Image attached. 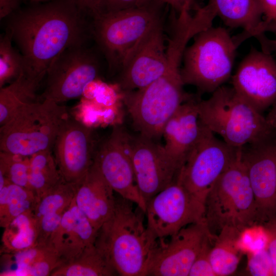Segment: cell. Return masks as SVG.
I'll list each match as a JSON object with an SVG mask.
<instances>
[{
	"label": "cell",
	"mask_w": 276,
	"mask_h": 276,
	"mask_svg": "<svg viewBox=\"0 0 276 276\" xmlns=\"http://www.w3.org/2000/svg\"><path fill=\"white\" fill-rule=\"evenodd\" d=\"M79 8L88 16L91 18L101 13L102 0H74Z\"/></svg>",
	"instance_id": "cell-37"
},
{
	"label": "cell",
	"mask_w": 276,
	"mask_h": 276,
	"mask_svg": "<svg viewBox=\"0 0 276 276\" xmlns=\"http://www.w3.org/2000/svg\"><path fill=\"white\" fill-rule=\"evenodd\" d=\"M53 150L63 178L68 182L78 183L94 162L96 150L93 129L69 117L60 128Z\"/></svg>",
	"instance_id": "cell-16"
},
{
	"label": "cell",
	"mask_w": 276,
	"mask_h": 276,
	"mask_svg": "<svg viewBox=\"0 0 276 276\" xmlns=\"http://www.w3.org/2000/svg\"><path fill=\"white\" fill-rule=\"evenodd\" d=\"M69 117L66 108L42 99L28 104L0 128V151L23 156L52 150Z\"/></svg>",
	"instance_id": "cell-8"
},
{
	"label": "cell",
	"mask_w": 276,
	"mask_h": 276,
	"mask_svg": "<svg viewBox=\"0 0 276 276\" xmlns=\"http://www.w3.org/2000/svg\"><path fill=\"white\" fill-rule=\"evenodd\" d=\"M10 33L0 37V88L11 83L26 72V63L20 51L13 45Z\"/></svg>",
	"instance_id": "cell-30"
},
{
	"label": "cell",
	"mask_w": 276,
	"mask_h": 276,
	"mask_svg": "<svg viewBox=\"0 0 276 276\" xmlns=\"http://www.w3.org/2000/svg\"><path fill=\"white\" fill-rule=\"evenodd\" d=\"M181 68L169 64L165 73L148 86L123 91L133 125L139 133L155 140L180 106L191 96L183 90Z\"/></svg>",
	"instance_id": "cell-7"
},
{
	"label": "cell",
	"mask_w": 276,
	"mask_h": 276,
	"mask_svg": "<svg viewBox=\"0 0 276 276\" xmlns=\"http://www.w3.org/2000/svg\"><path fill=\"white\" fill-rule=\"evenodd\" d=\"M29 179L38 200L64 179L52 150L40 151L30 156Z\"/></svg>",
	"instance_id": "cell-27"
},
{
	"label": "cell",
	"mask_w": 276,
	"mask_h": 276,
	"mask_svg": "<svg viewBox=\"0 0 276 276\" xmlns=\"http://www.w3.org/2000/svg\"><path fill=\"white\" fill-rule=\"evenodd\" d=\"M262 226L267 237L266 247L269 255L273 270V275L276 276V217L263 223Z\"/></svg>",
	"instance_id": "cell-34"
},
{
	"label": "cell",
	"mask_w": 276,
	"mask_h": 276,
	"mask_svg": "<svg viewBox=\"0 0 276 276\" xmlns=\"http://www.w3.org/2000/svg\"><path fill=\"white\" fill-rule=\"evenodd\" d=\"M147 0H102L101 13L118 11L137 6Z\"/></svg>",
	"instance_id": "cell-35"
},
{
	"label": "cell",
	"mask_w": 276,
	"mask_h": 276,
	"mask_svg": "<svg viewBox=\"0 0 276 276\" xmlns=\"http://www.w3.org/2000/svg\"><path fill=\"white\" fill-rule=\"evenodd\" d=\"M6 179L0 188V226L4 228L18 216L33 211L38 200L33 191Z\"/></svg>",
	"instance_id": "cell-28"
},
{
	"label": "cell",
	"mask_w": 276,
	"mask_h": 276,
	"mask_svg": "<svg viewBox=\"0 0 276 276\" xmlns=\"http://www.w3.org/2000/svg\"><path fill=\"white\" fill-rule=\"evenodd\" d=\"M191 96L168 121L163 129L164 147L171 166L179 174L199 137L201 123L197 102Z\"/></svg>",
	"instance_id": "cell-19"
},
{
	"label": "cell",
	"mask_w": 276,
	"mask_h": 276,
	"mask_svg": "<svg viewBox=\"0 0 276 276\" xmlns=\"http://www.w3.org/2000/svg\"><path fill=\"white\" fill-rule=\"evenodd\" d=\"M43 78L25 72L0 88V125L7 123L22 108L38 101L36 92Z\"/></svg>",
	"instance_id": "cell-23"
},
{
	"label": "cell",
	"mask_w": 276,
	"mask_h": 276,
	"mask_svg": "<svg viewBox=\"0 0 276 276\" xmlns=\"http://www.w3.org/2000/svg\"><path fill=\"white\" fill-rule=\"evenodd\" d=\"M37 227L33 211L24 213L4 228L1 253L17 252L36 245Z\"/></svg>",
	"instance_id": "cell-26"
},
{
	"label": "cell",
	"mask_w": 276,
	"mask_h": 276,
	"mask_svg": "<svg viewBox=\"0 0 276 276\" xmlns=\"http://www.w3.org/2000/svg\"><path fill=\"white\" fill-rule=\"evenodd\" d=\"M29 166L30 156L0 151V174L10 182L33 191L29 179Z\"/></svg>",
	"instance_id": "cell-31"
},
{
	"label": "cell",
	"mask_w": 276,
	"mask_h": 276,
	"mask_svg": "<svg viewBox=\"0 0 276 276\" xmlns=\"http://www.w3.org/2000/svg\"><path fill=\"white\" fill-rule=\"evenodd\" d=\"M32 2H44L49 0H32Z\"/></svg>",
	"instance_id": "cell-41"
},
{
	"label": "cell",
	"mask_w": 276,
	"mask_h": 276,
	"mask_svg": "<svg viewBox=\"0 0 276 276\" xmlns=\"http://www.w3.org/2000/svg\"><path fill=\"white\" fill-rule=\"evenodd\" d=\"M101 69L98 54L86 44L65 49L47 70L41 100L60 103L78 98L88 85L98 78Z\"/></svg>",
	"instance_id": "cell-10"
},
{
	"label": "cell",
	"mask_w": 276,
	"mask_h": 276,
	"mask_svg": "<svg viewBox=\"0 0 276 276\" xmlns=\"http://www.w3.org/2000/svg\"><path fill=\"white\" fill-rule=\"evenodd\" d=\"M128 134L121 126L114 127L96 149L94 163L114 192L133 202L145 213L146 202L136 182Z\"/></svg>",
	"instance_id": "cell-14"
},
{
	"label": "cell",
	"mask_w": 276,
	"mask_h": 276,
	"mask_svg": "<svg viewBox=\"0 0 276 276\" xmlns=\"http://www.w3.org/2000/svg\"><path fill=\"white\" fill-rule=\"evenodd\" d=\"M164 4L170 5L179 13L186 7H191L193 0H156Z\"/></svg>",
	"instance_id": "cell-39"
},
{
	"label": "cell",
	"mask_w": 276,
	"mask_h": 276,
	"mask_svg": "<svg viewBox=\"0 0 276 276\" xmlns=\"http://www.w3.org/2000/svg\"><path fill=\"white\" fill-rule=\"evenodd\" d=\"M51 275L112 276L118 274L94 244L75 259L57 268Z\"/></svg>",
	"instance_id": "cell-25"
},
{
	"label": "cell",
	"mask_w": 276,
	"mask_h": 276,
	"mask_svg": "<svg viewBox=\"0 0 276 276\" xmlns=\"http://www.w3.org/2000/svg\"><path fill=\"white\" fill-rule=\"evenodd\" d=\"M216 16L232 28H242L250 37L268 30L262 20L259 0H209Z\"/></svg>",
	"instance_id": "cell-22"
},
{
	"label": "cell",
	"mask_w": 276,
	"mask_h": 276,
	"mask_svg": "<svg viewBox=\"0 0 276 276\" xmlns=\"http://www.w3.org/2000/svg\"><path fill=\"white\" fill-rule=\"evenodd\" d=\"M197 110L201 123L234 147L259 142L276 131L232 87L222 85L209 99H199Z\"/></svg>",
	"instance_id": "cell-4"
},
{
	"label": "cell",
	"mask_w": 276,
	"mask_h": 276,
	"mask_svg": "<svg viewBox=\"0 0 276 276\" xmlns=\"http://www.w3.org/2000/svg\"><path fill=\"white\" fill-rule=\"evenodd\" d=\"M247 271L250 275H273L272 262L266 246L248 252Z\"/></svg>",
	"instance_id": "cell-32"
},
{
	"label": "cell",
	"mask_w": 276,
	"mask_h": 276,
	"mask_svg": "<svg viewBox=\"0 0 276 276\" xmlns=\"http://www.w3.org/2000/svg\"><path fill=\"white\" fill-rule=\"evenodd\" d=\"M22 0H0V19L7 18L20 7Z\"/></svg>",
	"instance_id": "cell-38"
},
{
	"label": "cell",
	"mask_w": 276,
	"mask_h": 276,
	"mask_svg": "<svg viewBox=\"0 0 276 276\" xmlns=\"http://www.w3.org/2000/svg\"><path fill=\"white\" fill-rule=\"evenodd\" d=\"M232 87L262 113L276 100V61L265 51L251 49L232 77Z\"/></svg>",
	"instance_id": "cell-18"
},
{
	"label": "cell",
	"mask_w": 276,
	"mask_h": 276,
	"mask_svg": "<svg viewBox=\"0 0 276 276\" xmlns=\"http://www.w3.org/2000/svg\"><path fill=\"white\" fill-rule=\"evenodd\" d=\"M77 186L63 179L45 193L33 211L36 220L45 215L64 213L74 199Z\"/></svg>",
	"instance_id": "cell-29"
},
{
	"label": "cell",
	"mask_w": 276,
	"mask_h": 276,
	"mask_svg": "<svg viewBox=\"0 0 276 276\" xmlns=\"http://www.w3.org/2000/svg\"><path fill=\"white\" fill-rule=\"evenodd\" d=\"M87 16L74 0L32 2L6 18V30L24 56L26 71L43 78L63 51L92 37Z\"/></svg>",
	"instance_id": "cell-1"
},
{
	"label": "cell",
	"mask_w": 276,
	"mask_h": 276,
	"mask_svg": "<svg viewBox=\"0 0 276 276\" xmlns=\"http://www.w3.org/2000/svg\"><path fill=\"white\" fill-rule=\"evenodd\" d=\"M204 209L176 179L146 203L147 227L156 239L203 221Z\"/></svg>",
	"instance_id": "cell-11"
},
{
	"label": "cell",
	"mask_w": 276,
	"mask_h": 276,
	"mask_svg": "<svg viewBox=\"0 0 276 276\" xmlns=\"http://www.w3.org/2000/svg\"><path fill=\"white\" fill-rule=\"evenodd\" d=\"M130 155L136 182L146 202L175 180L177 174L164 146L142 134L129 133Z\"/></svg>",
	"instance_id": "cell-17"
},
{
	"label": "cell",
	"mask_w": 276,
	"mask_h": 276,
	"mask_svg": "<svg viewBox=\"0 0 276 276\" xmlns=\"http://www.w3.org/2000/svg\"><path fill=\"white\" fill-rule=\"evenodd\" d=\"M259 3L264 18V22L268 29L274 28L276 23V0H259Z\"/></svg>",
	"instance_id": "cell-36"
},
{
	"label": "cell",
	"mask_w": 276,
	"mask_h": 276,
	"mask_svg": "<svg viewBox=\"0 0 276 276\" xmlns=\"http://www.w3.org/2000/svg\"><path fill=\"white\" fill-rule=\"evenodd\" d=\"M201 125L198 140L176 180L204 209L209 192L236 158L240 147L228 145Z\"/></svg>",
	"instance_id": "cell-9"
},
{
	"label": "cell",
	"mask_w": 276,
	"mask_h": 276,
	"mask_svg": "<svg viewBox=\"0 0 276 276\" xmlns=\"http://www.w3.org/2000/svg\"><path fill=\"white\" fill-rule=\"evenodd\" d=\"M241 148L205 198L203 220L213 236L226 227L244 233L259 225L254 195L241 159Z\"/></svg>",
	"instance_id": "cell-5"
},
{
	"label": "cell",
	"mask_w": 276,
	"mask_h": 276,
	"mask_svg": "<svg viewBox=\"0 0 276 276\" xmlns=\"http://www.w3.org/2000/svg\"><path fill=\"white\" fill-rule=\"evenodd\" d=\"M274 28L275 29V34H276V23L274 25ZM275 50H276V39H275Z\"/></svg>",
	"instance_id": "cell-42"
},
{
	"label": "cell",
	"mask_w": 276,
	"mask_h": 276,
	"mask_svg": "<svg viewBox=\"0 0 276 276\" xmlns=\"http://www.w3.org/2000/svg\"><path fill=\"white\" fill-rule=\"evenodd\" d=\"M265 118L271 127L276 130V100Z\"/></svg>",
	"instance_id": "cell-40"
},
{
	"label": "cell",
	"mask_w": 276,
	"mask_h": 276,
	"mask_svg": "<svg viewBox=\"0 0 276 276\" xmlns=\"http://www.w3.org/2000/svg\"><path fill=\"white\" fill-rule=\"evenodd\" d=\"M133 202L120 196L97 232L95 245L121 276H146L158 239L145 225Z\"/></svg>",
	"instance_id": "cell-2"
},
{
	"label": "cell",
	"mask_w": 276,
	"mask_h": 276,
	"mask_svg": "<svg viewBox=\"0 0 276 276\" xmlns=\"http://www.w3.org/2000/svg\"><path fill=\"white\" fill-rule=\"evenodd\" d=\"M114 192L94 162L84 178L77 183L75 203L97 232L114 210Z\"/></svg>",
	"instance_id": "cell-20"
},
{
	"label": "cell",
	"mask_w": 276,
	"mask_h": 276,
	"mask_svg": "<svg viewBox=\"0 0 276 276\" xmlns=\"http://www.w3.org/2000/svg\"><path fill=\"white\" fill-rule=\"evenodd\" d=\"M215 236L209 234L194 261L189 276H216L210 260V252Z\"/></svg>",
	"instance_id": "cell-33"
},
{
	"label": "cell",
	"mask_w": 276,
	"mask_h": 276,
	"mask_svg": "<svg viewBox=\"0 0 276 276\" xmlns=\"http://www.w3.org/2000/svg\"><path fill=\"white\" fill-rule=\"evenodd\" d=\"M97 234V231L77 207L74 199L64 212L50 244L58 251L64 264L75 259L86 248L94 245Z\"/></svg>",
	"instance_id": "cell-21"
},
{
	"label": "cell",
	"mask_w": 276,
	"mask_h": 276,
	"mask_svg": "<svg viewBox=\"0 0 276 276\" xmlns=\"http://www.w3.org/2000/svg\"><path fill=\"white\" fill-rule=\"evenodd\" d=\"M167 45L162 19L139 41L124 59L119 70L118 84L123 91L144 88L166 72Z\"/></svg>",
	"instance_id": "cell-12"
},
{
	"label": "cell",
	"mask_w": 276,
	"mask_h": 276,
	"mask_svg": "<svg viewBox=\"0 0 276 276\" xmlns=\"http://www.w3.org/2000/svg\"><path fill=\"white\" fill-rule=\"evenodd\" d=\"M209 234L203 221L190 224L168 238L158 239L146 276H189Z\"/></svg>",
	"instance_id": "cell-15"
},
{
	"label": "cell",
	"mask_w": 276,
	"mask_h": 276,
	"mask_svg": "<svg viewBox=\"0 0 276 276\" xmlns=\"http://www.w3.org/2000/svg\"><path fill=\"white\" fill-rule=\"evenodd\" d=\"M243 233L226 227L214 237L210 260L216 276H226L236 270L243 255L241 239Z\"/></svg>",
	"instance_id": "cell-24"
},
{
	"label": "cell",
	"mask_w": 276,
	"mask_h": 276,
	"mask_svg": "<svg viewBox=\"0 0 276 276\" xmlns=\"http://www.w3.org/2000/svg\"><path fill=\"white\" fill-rule=\"evenodd\" d=\"M163 5L156 0H147L135 7L102 13L92 18V37L110 72L119 71L129 51L162 19Z\"/></svg>",
	"instance_id": "cell-6"
},
{
	"label": "cell",
	"mask_w": 276,
	"mask_h": 276,
	"mask_svg": "<svg viewBox=\"0 0 276 276\" xmlns=\"http://www.w3.org/2000/svg\"><path fill=\"white\" fill-rule=\"evenodd\" d=\"M248 37L242 32L231 36L223 27L206 28L198 33L184 52L181 75L184 84L200 94L212 93L231 77L238 46Z\"/></svg>",
	"instance_id": "cell-3"
},
{
	"label": "cell",
	"mask_w": 276,
	"mask_h": 276,
	"mask_svg": "<svg viewBox=\"0 0 276 276\" xmlns=\"http://www.w3.org/2000/svg\"><path fill=\"white\" fill-rule=\"evenodd\" d=\"M241 159L261 225L276 217V131L263 140L242 147Z\"/></svg>",
	"instance_id": "cell-13"
}]
</instances>
